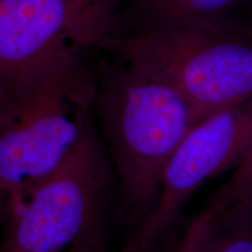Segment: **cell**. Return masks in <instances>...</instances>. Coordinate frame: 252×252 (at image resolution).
<instances>
[{
  "label": "cell",
  "mask_w": 252,
  "mask_h": 252,
  "mask_svg": "<svg viewBox=\"0 0 252 252\" xmlns=\"http://www.w3.org/2000/svg\"><path fill=\"white\" fill-rule=\"evenodd\" d=\"M234 169L228 180L214 191L203 212H215L239 201H252V141Z\"/></svg>",
  "instance_id": "9c48e42d"
},
{
  "label": "cell",
  "mask_w": 252,
  "mask_h": 252,
  "mask_svg": "<svg viewBox=\"0 0 252 252\" xmlns=\"http://www.w3.org/2000/svg\"><path fill=\"white\" fill-rule=\"evenodd\" d=\"M69 252H106L103 220L94 223L69 247Z\"/></svg>",
  "instance_id": "8fae6325"
},
{
  "label": "cell",
  "mask_w": 252,
  "mask_h": 252,
  "mask_svg": "<svg viewBox=\"0 0 252 252\" xmlns=\"http://www.w3.org/2000/svg\"><path fill=\"white\" fill-rule=\"evenodd\" d=\"M99 48L174 90L200 122L252 99V36L243 30L146 28L113 35Z\"/></svg>",
  "instance_id": "3957f363"
},
{
  "label": "cell",
  "mask_w": 252,
  "mask_h": 252,
  "mask_svg": "<svg viewBox=\"0 0 252 252\" xmlns=\"http://www.w3.org/2000/svg\"><path fill=\"white\" fill-rule=\"evenodd\" d=\"M94 94L96 75L78 54L0 76V198L11 213L70 152Z\"/></svg>",
  "instance_id": "6da1fadb"
},
{
  "label": "cell",
  "mask_w": 252,
  "mask_h": 252,
  "mask_svg": "<svg viewBox=\"0 0 252 252\" xmlns=\"http://www.w3.org/2000/svg\"><path fill=\"white\" fill-rule=\"evenodd\" d=\"M251 141L252 99L195 125L163 169L153 210L119 252L152 251L174 228L191 196L208 180L236 168Z\"/></svg>",
  "instance_id": "5b68a950"
},
{
  "label": "cell",
  "mask_w": 252,
  "mask_h": 252,
  "mask_svg": "<svg viewBox=\"0 0 252 252\" xmlns=\"http://www.w3.org/2000/svg\"><path fill=\"white\" fill-rule=\"evenodd\" d=\"M98 0H0V76L97 47Z\"/></svg>",
  "instance_id": "8992f818"
},
{
  "label": "cell",
  "mask_w": 252,
  "mask_h": 252,
  "mask_svg": "<svg viewBox=\"0 0 252 252\" xmlns=\"http://www.w3.org/2000/svg\"><path fill=\"white\" fill-rule=\"evenodd\" d=\"M243 31L245 33H248L249 35L252 36V4L249 8L248 14L245 15L244 21H243Z\"/></svg>",
  "instance_id": "7c38bea8"
},
{
  "label": "cell",
  "mask_w": 252,
  "mask_h": 252,
  "mask_svg": "<svg viewBox=\"0 0 252 252\" xmlns=\"http://www.w3.org/2000/svg\"><path fill=\"white\" fill-rule=\"evenodd\" d=\"M4 252H23V251H14V250H8V249H5Z\"/></svg>",
  "instance_id": "4fadbf2b"
},
{
  "label": "cell",
  "mask_w": 252,
  "mask_h": 252,
  "mask_svg": "<svg viewBox=\"0 0 252 252\" xmlns=\"http://www.w3.org/2000/svg\"><path fill=\"white\" fill-rule=\"evenodd\" d=\"M252 0H156L113 35L157 27L241 31L242 11L250 8Z\"/></svg>",
  "instance_id": "52a82bcc"
},
{
  "label": "cell",
  "mask_w": 252,
  "mask_h": 252,
  "mask_svg": "<svg viewBox=\"0 0 252 252\" xmlns=\"http://www.w3.org/2000/svg\"><path fill=\"white\" fill-rule=\"evenodd\" d=\"M109 163L91 119L56 168L12 212L5 249L61 252L103 220Z\"/></svg>",
  "instance_id": "277c9868"
},
{
  "label": "cell",
  "mask_w": 252,
  "mask_h": 252,
  "mask_svg": "<svg viewBox=\"0 0 252 252\" xmlns=\"http://www.w3.org/2000/svg\"><path fill=\"white\" fill-rule=\"evenodd\" d=\"M180 252H252V201L203 212L189 226Z\"/></svg>",
  "instance_id": "ba28073f"
},
{
  "label": "cell",
  "mask_w": 252,
  "mask_h": 252,
  "mask_svg": "<svg viewBox=\"0 0 252 252\" xmlns=\"http://www.w3.org/2000/svg\"><path fill=\"white\" fill-rule=\"evenodd\" d=\"M154 1L156 0H100L104 39L117 33L131 19Z\"/></svg>",
  "instance_id": "30bf717a"
},
{
  "label": "cell",
  "mask_w": 252,
  "mask_h": 252,
  "mask_svg": "<svg viewBox=\"0 0 252 252\" xmlns=\"http://www.w3.org/2000/svg\"><path fill=\"white\" fill-rule=\"evenodd\" d=\"M94 105L119 178L123 214L138 226L156 206L169 158L200 121L180 94L121 61L102 64Z\"/></svg>",
  "instance_id": "7a4b0ae2"
}]
</instances>
